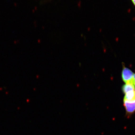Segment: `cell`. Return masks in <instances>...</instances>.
Masks as SVG:
<instances>
[{
	"label": "cell",
	"mask_w": 135,
	"mask_h": 135,
	"mask_svg": "<svg viewBox=\"0 0 135 135\" xmlns=\"http://www.w3.org/2000/svg\"><path fill=\"white\" fill-rule=\"evenodd\" d=\"M122 92L124 94L126 93L135 90V87L133 84L130 83H125L122 88Z\"/></svg>",
	"instance_id": "3957f363"
},
{
	"label": "cell",
	"mask_w": 135,
	"mask_h": 135,
	"mask_svg": "<svg viewBox=\"0 0 135 135\" xmlns=\"http://www.w3.org/2000/svg\"><path fill=\"white\" fill-rule=\"evenodd\" d=\"M134 73L129 68L123 66V69L121 73L122 80L125 83H130L134 84Z\"/></svg>",
	"instance_id": "6da1fadb"
},
{
	"label": "cell",
	"mask_w": 135,
	"mask_h": 135,
	"mask_svg": "<svg viewBox=\"0 0 135 135\" xmlns=\"http://www.w3.org/2000/svg\"><path fill=\"white\" fill-rule=\"evenodd\" d=\"M131 1L132 3H133V5L135 6V0H131Z\"/></svg>",
	"instance_id": "8992f818"
},
{
	"label": "cell",
	"mask_w": 135,
	"mask_h": 135,
	"mask_svg": "<svg viewBox=\"0 0 135 135\" xmlns=\"http://www.w3.org/2000/svg\"><path fill=\"white\" fill-rule=\"evenodd\" d=\"M134 84L135 87V73L134 74Z\"/></svg>",
	"instance_id": "5b68a950"
},
{
	"label": "cell",
	"mask_w": 135,
	"mask_h": 135,
	"mask_svg": "<svg viewBox=\"0 0 135 135\" xmlns=\"http://www.w3.org/2000/svg\"><path fill=\"white\" fill-rule=\"evenodd\" d=\"M123 106L126 112V115L128 117L132 116L135 112V100L128 101L123 100Z\"/></svg>",
	"instance_id": "7a4b0ae2"
},
{
	"label": "cell",
	"mask_w": 135,
	"mask_h": 135,
	"mask_svg": "<svg viewBox=\"0 0 135 135\" xmlns=\"http://www.w3.org/2000/svg\"><path fill=\"white\" fill-rule=\"evenodd\" d=\"M123 100L132 101L135 100V90L129 91L125 94Z\"/></svg>",
	"instance_id": "277c9868"
}]
</instances>
